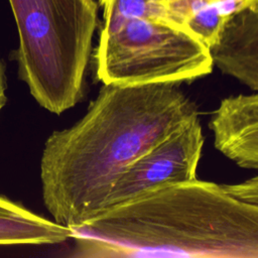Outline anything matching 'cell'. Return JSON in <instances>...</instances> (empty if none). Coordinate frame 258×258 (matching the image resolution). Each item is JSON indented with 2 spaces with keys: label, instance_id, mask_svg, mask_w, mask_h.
Instances as JSON below:
<instances>
[{
  "label": "cell",
  "instance_id": "obj_1",
  "mask_svg": "<svg viewBox=\"0 0 258 258\" xmlns=\"http://www.w3.org/2000/svg\"><path fill=\"white\" fill-rule=\"evenodd\" d=\"M177 85L103 84L79 121L48 136L40 180L54 222L76 230L96 218L130 163L199 116Z\"/></svg>",
  "mask_w": 258,
  "mask_h": 258
},
{
  "label": "cell",
  "instance_id": "obj_2",
  "mask_svg": "<svg viewBox=\"0 0 258 258\" xmlns=\"http://www.w3.org/2000/svg\"><path fill=\"white\" fill-rule=\"evenodd\" d=\"M73 231L78 256L258 258V206L197 178L148 189Z\"/></svg>",
  "mask_w": 258,
  "mask_h": 258
},
{
  "label": "cell",
  "instance_id": "obj_3",
  "mask_svg": "<svg viewBox=\"0 0 258 258\" xmlns=\"http://www.w3.org/2000/svg\"><path fill=\"white\" fill-rule=\"evenodd\" d=\"M19 44L12 58L34 100L60 114L85 96L96 0H9Z\"/></svg>",
  "mask_w": 258,
  "mask_h": 258
},
{
  "label": "cell",
  "instance_id": "obj_4",
  "mask_svg": "<svg viewBox=\"0 0 258 258\" xmlns=\"http://www.w3.org/2000/svg\"><path fill=\"white\" fill-rule=\"evenodd\" d=\"M96 75L105 85L179 84L209 75V48L186 28L158 18L103 12L94 52Z\"/></svg>",
  "mask_w": 258,
  "mask_h": 258
},
{
  "label": "cell",
  "instance_id": "obj_5",
  "mask_svg": "<svg viewBox=\"0 0 258 258\" xmlns=\"http://www.w3.org/2000/svg\"><path fill=\"white\" fill-rule=\"evenodd\" d=\"M204 140L199 116L169 133L121 173L105 201L104 210L148 189L197 178Z\"/></svg>",
  "mask_w": 258,
  "mask_h": 258
},
{
  "label": "cell",
  "instance_id": "obj_6",
  "mask_svg": "<svg viewBox=\"0 0 258 258\" xmlns=\"http://www.w3.org/2000/svg\"><path fill=\"white\" fill-rule=\"evenodd\" d=\"M215 147L240 167L258 168V95L225 98L212 114Z\"/></svg>",
  "mask_w": 258,
  "mask_h": 258
},
{
  "label": "cell",
  "instance_id": "obj_7",
  "mask_svg": "<svg viewBox=\"0 0 258 258\" xmlns=\"http://www.w3.org/2000/svg\"><path fill=\"white\" fill-rule=\"evenodd\" d=\"M209 51L213 66L257 91L258 7H247L231 15Z\"/></svg>",
  "mask_w": 258,
  "mask_h": 258
},
{
  "label": "cell",
  "instance_id": "obj_8",
  "mask_svg": "<svg viewBox=\"0 0 258 258\" xmlns=\"http://www.w3.org/2000/svg\"><path fill=\"white\" fill-rule=\"evenodd\" d=\"M73 232L0 195V245L57 244L72 239Z\"/></svg>",
  "mask_w": 258,
  "mask_h": 258
},
{
  "label": "cell",
  "instance_id": "obj_9",
  "mask_svg": "<svg viewBox=\"0 0 258 258\" xmlns=\"http://www.w3.org/2000/svg\"><path fill=\"white\" fill-rule=\"evenodd\" d=\"M223 185L227 192L237 201L258 206V176L240 183Z\"/></svg>",
  "mask_w": 258,
  "mask_h": 258
},
{
  "label": "cell",
  "instance_id": "obj_10",
  "mask_svg": "<svg viewBox=\"0 0 258 258\" xmlns=\"http://www.w3.org/2000/svg\"><path fill=\"white\" fill-rule=\"evenodd\" d=\"M6 76H5V66L0 59V112L5 106L6 98Z\"/></svg>",
  "mask_w": 258,
  "mask_h": 258
},
{
  "label": "cell",
  "instance_id": "obj_11",
  "mask_svg": "<svg viewBox=\"0 0 258 258\" xmlns=\"http://www.w3.org/2000/svg\"><path fill=\"white\" fill-rule=\"evenodd\" d=\"M111 1H112V0H100V4H101V6L104 8V7H106Z\"/></svg>",
  "mask_w": 258,
  "mask_h": 258
}]
</instances>
